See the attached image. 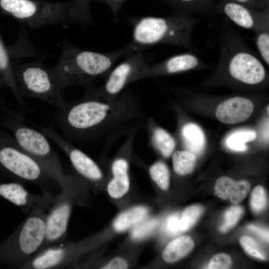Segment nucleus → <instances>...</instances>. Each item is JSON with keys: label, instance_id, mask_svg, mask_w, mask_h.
Masks as SVG:
<instances>
[{"label": "nucleus", "instance_id": "obj_1", "mask_svg": "<svg viewBox=\"0 0 269 269\" xmlns=\"http://www.w3.org/2000/svg\"><path fill=\"white\" fill-rule=\"evenodd\" d=\"M145 116L138 100L129 92L109 100L87 94L57 109L56 125L64 137L82 144L102 140L107 149L121 137L144 126Z\"/></svg>", "mask_w": 269, "mask_h": 269}, {"label": "nucleus", "instance_id": "obj_2", "mask_svg": "<svg viewBox=\"0 0 269 269\" xmlns=\"http://www.w3.org/2000/svg\"><path fill=\"white\" fill-rule=\"evenodd\" d=\"M138 49L131 42L115 51L98 52L65 42L58 61L51 69L63 91L72 86L89 84L95 78L108 74L119 59Z\"/></svg>", "mask_w": 269, "mask_h": 269}, {"label": "nucleus", "instance_id": "obj_3", "mask_svg": "<svg viewBox=\"0 0 269 269\" xmlns=\"http://www.w3.org/2000/svg\"><path fill=\"white\" fill-rule=\"evenodd\" d=\"M0 119L18 145L43 168L61 189L71 190L72 178L65 174L59 157L47 136L40 130L28 126L20 114L10 110L0 101Z\"/></svg>", "mask_w": 269, "mask_h": 269}, {"label": "nucleus", "instance_id": "obj_4", "mask_svg": "<svg viewBox=\"0 0 269 269\" xmlns=\"http://www.w3.org/2000/svg\"><path fill=\"white\" fill-rule=\"evenodd\" d=\"M196 22L195 18L184 11L166 17H139L133 21L132 42L142 49L158 44L189 48Z\"/></svg>", "mask_w": 269, "mask_h": 269}, {"label": "nucleus", "instance_id": "obj_5", "mask_svg": "<svg viewBox=\"0 0 269 269\" xmlns=\"http://www.w3.org/2000/svg\"><path fill=\"white\" fill-rule=\"evenodd\" d=\"M0 174L14 181L39 187L43 193L53 194L59 184L16 143L13 136L0 130Z\"/></svg>", "mask_w": 269, "mask_h": 269}, {"label": "nucleus", "instance_id": "obj_6", "mask_svg": "<svg viewBox=\"0 0 269 269\" xmlns=\"http://www.w3.org/2000/svg\"><path fill=\"white\" fill-rule=\"evenodd\" d=\"M46 214L42 208L28 213L25 219L0 243V265L20 269L38 252L45 238Z\"/></svg>", "mask_w": 269, "mask_h": 269}, {"label": "nucleus", "instance_id": "obj_7", "mask_svg": "<svg viewBox=\"0 0 269 269\" xmlns=\"http://www.w3.org/2000/svg\"><path fill=\"white\" fill-rule=\"evenodd\" d=\"M16 83L22 98L40 100L57 109L66 104L51 69L39 62L12 63Z\"/></svg>", "mask_w": 269, "mask_h": 269}, {"label": "nucleus", "instance_id": "obj_8", "mask_svg": "<svg viewBox=\"0 0 269 269\" xmlns=\"http://www.w3.org/2000/svg\"><path fill=\"white\" fill-rule=\"evenodd\" d=\"M219 62L235 80L249 85L263 82L266 70L262 62L236 33L224 34Z\"/></svg>", "mask_w": 269, "mask_h": 269}, {"label": "nucleus", "instance_id": "obj_9", "mask_svg": "<svg viewBox=\"0 0 269 269\" xmlns=\"http://www.w3.org/2000/svg\"><path fill=\"white\" fill-rule=\"evenodd\" d=\"M71 2L0 0V7L3 11L32 28L71 23Z\"/></svg>", "mask_w": 269, "mask_h": 269}, {"label": "nucleus", "instance_id": "obj_10", "mask_svg": "<svg viewBox=\"0 0 269 269\" xmlns=\"http://www.w3.org/2000/svg\"><path fill=\"white\" fill-rule=\"evenodd\" d=\"M148 65L143 50H136L127 55L121 63L110 70L101 86L89 90L86 94L109 100L115 99L127 85L135 82L137 75Z\"/></svg>", "mask_w": 269, "mask_h": 269}, {"label": "nucleus", "instance_id": "obj_11", "mask_svg": "<svg viewBox=\"0 0 269 269\" xmlns=\"http://www.w3.org/2000/svg\"><path fill=\"white\" fill-rule=\"evenodd\" d=\"M71 192L62 188L46 214L45 238L39 250L65 242L72 208Z\"/></svg>", "mask_w": 269, "mask_h": 269}, {"label": "nucleus", "instance_id": "obj_12", "mask_svg": "<svg viewBox=\"0 0 269 269\" xmlns=\"http://www.w3.org/2000/svg\"><path fill=\"white\" fill-rule=\"evenodd\" d=\"M219 9L240 27L256 33L269 30V11H258L232 0H222Z\"/></svg>", "mask_w": 269, "mask_h": 269}, {"label": "nucleus", "instance_id": "obj_13", "mask_svg": "<svg viewBox=\"0 0 269 269\" xmlns=\"http://www.w3.org/2000/svg\"><path fill=\"white\" fill-rule=\"evenodd\" d=\"M0 196L28 213L39 208L48 211L53 204L54 195L36 194L27 190L20 183L13 181L0 183Z\"/></svg>", "mask_w": 269, "mask_h": 269}, {"label": "nucleus", "instance_id": "obj_14", "mask_svg": "<svg viewBox=\"0 0 269 269\" xmlns=\"http://www.w3.org/2000/svg\"><path fill=\"white\" fill-rule=\"evenodd\" d=\"M135 134L127 136L120 147L118 156L114 159L111 167L113 175L107 185V190L111 197L120 198L127 193L130 186L129 175V163L125 155L128 148L134 144Z\"/></svg>", "mask_w": 269, "mask_h": 269}, {"label": "nucleus", "instance_id": "obj_15", "mask_svg": "<svg viewBox=\"0 0 269 269\" xmlns=\"http://www.w3.org/2000/svg\"><path fill=\"white\" fill-rule=\"evenodd\" d=\"M203 63L192 53H183L172 56L153 65H148L137 75L135 82L160 75L179 73L195 69Z\"/></svg>", "mask_w": 269, "mask_h": 269}, {"label": "nucleus", "instance_id": "obj_16", "mask_svg": "<svg viewBox=\"0 0 269 269\" xmlns=\"http://www.w3.org/2000/svg\"><path fill=\"white\" fill-rule=\"evenodd\" d=\"M254 105L250 99L235 97L220 104L216 109V116L220 122L234 124L244 122L252 115Z\"/></svg>", "mask_w": 269, "mask_h": 269}, {"label": "nucleus", "instance_id": "obj_17", "mask_svg": "<svg viewBox=\"0 0 269 269\" xmlns=\"http://www.w3.org/2000/svg\"><path fill=\"white\" fill-rule=\"evenodd\" d=\"M251 185L247 181H234L228 177H221L216 182L215 192L219 198L229 199L234 204L242 202L249 193Z\"/></svg>", "mask_w": 269, "mask_h": 269}, {"label": "nucleus", "instance_id": "obj_18", "mask_svg": "<svg viewBox=\"0 0 269 269\" xmlns=\"http://www.w3.org/2000/svg\"><path fill=\"white\" fill-rule=\"evenodd\" d=\"M144 126L148 131L152 146L164 157L172 154L176 147L173 137L166 131L156 126L150 118L146 120Z\"/></svg>", "mask_w": 269, "mask_h": 269}, {"label": "nucleus", "instance_id": "obj_19", "mask_svg": "<svg viewBox=\"0 0 269 269\" xmlns=\"http://www.w3.org/2000/svg\"><path fill=\"white\" fill-rule=\"evenodd\" d=\"M0 76L6 87L9 88L21 108L25 111L28 107L19 93L15 80L9 54L0 34Z\"/></svg>", "mask_w": 269, "mask_h": 269}, {"label": "nucleus", "instance_id": "obj_20", "mask_svg": "<svg viewBox=\"0 0 269 269\" xmlns=\"http://www.w3.org/2000/svg\"><path fill=\"white\" fill-rule=\"evenodd\" d=\"M183 143L187 150L199 155L205 146V137L202 130L197 125L188 123L181 130Z\"/></svg>", "mask_w": 269, "mask_h": 269}, {"label": "nucleus", "instance_id": "obj_21", "mask_svg": "<svg viewBox=\"0 0 269 269\" xmlns=\"http://www.w3.org/2000/svg\"><path fill=\"white\" fill-rule=\"evenodd\" d=\"M193 247L194 242L190 237H179L165 247L162 253L163 259L167 263L175 262L188 254Z\"/></svg>", "mask_w": 269, "mask_h": 269}, {"label": "nucleus", "instance_id": "obj_22", "mask_svg": "<svg viewBox=\"0 0 269 269\" xmlns=\"http://www.w3.org/2000/svg\"><path fill=\"white\" fill-rule=\"evenodd\" d=\"M147 213V209L144 207L132 208L118 217L114 223V228L119 232L125 231L142 221Z\"/></svg>", "mask_w": 269, "mask_h": 269}, {"label": "nucleus", "instance_id": "obj_23", "mask_svg": "<svg viewBox=\"0 0 269 269\" xmlns=\"http://www.w3.org/2000/svg\"><path fill=\"white\" fill-rule=\"evenodd\" d=\"M172 163L175 172L180 175L191 173L195 166L196 155L188 150H177L172 153Z\"/></svg>", "mask_w": 269, "mask_h": 269}, {"label": "nucleus", "instance_id": "obj_24", "mask_svg": "<svg viewBox=\"0 0 269 269\" xmlns=\"http://www.w3.org/2000/svg\"><path fill=\"white\" fill-rule=\"evenodd\" d=\"M257 134L253 130H240L230 134L226 140L228 148L237 151H244L247 149L246 143L253 141Z\"/></svg>", "mask_w": 269, "mask_h": 269}, {"label": "nucleus", "instance_id": "obj_25", "mask_svg": "<svg viewBox=\"0 0 269 269\" xmlns=\"http://www.w3.org/2000/svg\"><path fill=\"white\" fill-rule=\"evenodd\" d=\"M90 0H73L71 2L70 15L71 22L81 25H87L91 21L89 7Z\"/></svg>", "mask_w": 269, "mask_h": 269}, {"label": "nucleus", "instance_id": "obj_26", "mask_svg": "<svg viewBox=\"0 0 269 269\" xmlns=\"http://www.w3.org/2000/svg\"><path fill=\"white\" fill-rule=\"evenodd\" d=\"M149 173L153 181L161 189L166 190L169 185L170 174L166 165L162 161H157L152 164Z\"/></svg>", "mask_w": 269, "mask_h": 269}, {"label": "nucleus", "instance_id": "obj_27", "mask_svg": "<svg viewBox=\"0 0 269 269\" xmlns=\"http://www.w3.org/2000/svg\"><path fill=\"white\" fill-rule=\"evenodd\" d=\"M203 211V207L199 205H192L186 208L180 218L181 232L186 231L192 227Z\"/></svg>", "mask_w": 269, "mask_h": 269}, {"label": "nucleus", "instance_id": "obj_28", "mask_svg": "<svg viewBox=\"0 0 269 269\" xmlns=\"http://www.w3.org/2000/svg\"><path fill=\"white\" fill-rule=\"evenodd\" d=\"M170 5L182 11H199L207 7L212 0H163Z\"/></svg>", "mask_w": 269, "mask_h": 269}, {"label": "nucleus", "instance_id": "obj_29", "mask_svg": "<svg viewBox=\"0 0 269 269\" xmlns=\"http://www.w3.org/2000/svg\"><path fill=\"white\" fill-rule=\"evenodd\" d=\"M243 213V208L239 206H232L224 214V221L220 230L226 232L233 228L238 222Z\"/></svg>", "mask_w": 269, "mask_h": 269}, {"label": "nucleus", "instance_id": "obj_30", "mask_svg": "<svg viewBox=\"0 0 269 269\" xmlns=\"http://www.w3.org/2000/svg\"><path fill=\"white\" fill-rule=\"evenodd\" d=\"M257 34L256 44L264 62L269 65V30L262 31Z\"/></svg>", "mask_w": 269, "mask_h": 269}, {"label": "nucleus", "instance_id": "obj_31", "mask_svg": "<svg viewBox=\"0 0 269 269\" xmlns=\"http://www.w3.org/2000/svg\"><path fill=\"white\" fill-rule=\"evenodd\" d=\"M267 204V197L264 189L258 185L253 190L251 197V206L255 212L263 210Z\"/></svg>", "mask_w": 269, "mask_h": 269}, {"label": "nucleus", "instance_id": "obj_32", "mask_svg": "<svg viewBox=\"0 0 269 269\" xmlns=\"http://www.w3.org/2000/svg\"><path fill=\"white\" fill-rule=\"evenodd\" d=\"M158 221L155 219H151L141 223L136 226L131 233L134 239H140L149 235L156 228Z\"/></svg>", "mask_w": 269, "mask_h": 269}, {"label": "nucleus", "instance_id": "obj_33", "mask_svg": "<svg viewBox=\"0 0 269 269\" xmlns=\"http://www.w3.org/2000/svg\"><path fill=\"white\" fill-rule=\"evenodd\" d=\"M240 241L243 248L249 255L262 260L265 259L264 255L253 239L248 236H243Z\"/></svg>", "mask_w": 269, "mask_h": 269}, {"label": "nucleus", "instance_id": "obj_34", "mask_svg": "<svg viewBox=\"0 0 269 269\" xmlns=\"http://www.w3.org/2000/svg\"><path fill=\"white\" fill-rule=\"evenodd\" d=\"M231 265V259L226 254L220 253L215 255L210 260L208 269H226Z\"/></svg>", "mask_w": 269, "mask_h": 269}, {"label": "nucleus", "instance_id": "obj_35", "mask_svg": "<svg viewBox=\"0 0 269 269\" xmlns=\"http://www.w3.org/2000/svg\"><path fill=\"white\" fill-rule=\"evenodd\" d=\"M180 218L178 214H174L167 218L165 224V230L168 235L176 236L182 232L180 229Z\"/></svg>", "mask_w": 269, "mask_h": 269}, {"label": "nucleus", "instance_id": "obj_36", "mask_svg": "<svg viewBox=\"0 0 269 269\" xmlns=\"http://www.w3.org/2000/svg\"><path fill=\"white\" fill-rule=\"evenodd\" d=\"M254 9L265 11H269V0H232Z\"/></svg>", "mask_w": 269, "mask_h": 269}, {"label": "nucleus", "instance_id": "obj_37", "mask_svg": "<svg viewBox=\"0 0 269 269\" xmlns=\"http://www.w3.org/2000/svg\"><path fill=\"white\" fill-rule=\"evenodd\" d=\"M128 268L127 262L123 258L117 257L111 260L102 269H124Z\"/></svg>", "mask_w": 269, "mask_h": 269}, {"label": "nucleus", "instance_id": "obj_38", "mask_svg": "<svg viewBox=\"0 0 269 269\" xmlns=\"http://www.w3.org/2000/svg\"><path fill=\"white\" fill-rule=\"evenodd\" d=\"M106 4L114 14L120 10L126 0H98Z\"/></svg>", "mask_w": 269, "mask_h": 269}, {"label": "nucleus", "instance_id": "obj_39", "mask_svg": "<svg viewBox=\"0 0 269 269\" xmlns=\"http://www.w3.org/2000/svg\"><path fill=\"white\" fill-rule=\"evenodd\" d=\"M248 228L252 232L256 233L264 240L269 241V231L268 230L263 229L258 226L253 225H249Z\"/></svg>", "mask_w": 269, "mask_h": 269}, {"label": "nucleus", "instance_id": "obj_40", "mask_svg": "<svg viewBox=\"0 0 269 269\" xmlns=\"http://www.w3.org/2000/svg\"><path fill=\"white\" fill-rule=\"evenodd\" d=\"M3 87H6V85L3 79L0 77V88Z\"/></svg>", "mask_w": 269, "mask_h": 269}, {"label": "nucleus", "instance_id": "obj_41", "mask_svg": "<svg viewBox=\"0 0 269 269\" xmlns=\"http://www.w3.org/2000/svg\"></svg>", "mask_w": 269, "mask_h": 269}]
</instances>
